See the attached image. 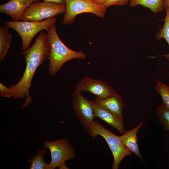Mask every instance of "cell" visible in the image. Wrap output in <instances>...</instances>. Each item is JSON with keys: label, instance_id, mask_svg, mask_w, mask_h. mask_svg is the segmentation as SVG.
Listing matches in <instances>:
<instances>
[{"label": "cell", "instance_id": "obj_1", "mask_svg": "<svg viewBox=\"0 0 169 169\" xmlns=\"http://www.w3.org/2000/svg\"><path fill=\"white\" fill-rule=\"evenodd\" d=\"M49 51L47 34L42 32L37 36L32 46L22 52L26 63L25 71L19 81L15 85L11 84L10 87L13 92V98L24 99L26 98L22 108L26 107L32 102L29 90L32 79L37 68L48 59Z\"/></svg>", "mask_w": 169, "mask_h": 169}, {"label": "cell", "instance_id": "obj_2", "mask_svg": "<svg viewBox=\"0 0 169 169\" xmlns=\"http://www.w3.org/2000/svg\"><path fill=\"white\" fill-rule=\"evenodd\" d=\"M46 31L49 45L48 70L50 75H56L63 64L70 60L86 58V54L82 51L73 50L65 45L58 34L55 24Z\"/></svg>", "mask_w": 169, "mask_h": 169}, {"label": "cell", "instance_id": "obj_3", "mask_svg": "<svg viewBox=\"0 0 169 169\" xmlns=\"http://www.w3.org/2000/svg\"><path fill=\"white\" fill-rule=\"evenodd\" d=\"M85 128L93 140H95L98 135L102 136L105 139L114 157L112 169H118L123 159L126 156L133 154L123 145L119 136L106 129L98 122L94 120Z\"/></svg>", "mask_w": 169, "mask_h": 169}, {"label": "cell", "instance_id": "obj_4", "mask_svg": "<svg viewBox=\"0 0 169 169\" xmlns=\"http://www.w3.org/2000/svg\"><path fill=\"white\" fill-rule=\"evenodd\" d=\"M57 19L54 17L40 21H6L5 24L19 34L22 41L21 49L24 51L30 47L32 40L37 33L43 30L46 31L55 24Z\"/></svg>", "mask_w": 169, "mask_h": 169}, {"label": "cell", "instance_id": "obj_5", "mask_svg": "<svg viewBox=\"0 0 169 169\" xmlns=\"http://www.w3.org/2000/svg\"><path fill=\"white\" fill-rule=\"evenodd\" d=\"M44 148L49 149L51 156L48 163L50 169H69L66 166V161L74 158L75 156L74 147L66 139H60L53 141H45Z\"/></svg>", "mask_w": 169, "mask_h": 169}, {"label": "cell", "instance_id": "obj_6", "mask_svg": "<svg viewBox=\"0 0 169 169\" xmlns=\"http://www.w3.org/2000/svg\"><path fill=\"white\" fill-rule=\"evenodd\" d=\"M65 4L44 1L31 4L22 16L20 21H40L65 13Z\"/></svg>", "mask_w": 169, "mask_h": 169}, {"label": "cell", "instance_id": "obj_7", "mask_svg": "<svg viewBox=\"0 0 169 169\" xmlns=\"http://www.w3.org/2000/svg\"><path fill=\"white\" fill-rule=\"evenodd\" d=\"M66 11L62 23L67 25L72 23L76 15L83 13H91L103 18L106 8L103 5L97 4L91 0H65Z\"/></svg>", "mask_w": 169, "mask_h": 169}, {"label": "cell", "instance_id": "obj_8", "mask_svg": "<svg viewBox=\"0 0 169 169\" xmlns=\"http://www.w3.org/2000/svg\"><path fill=\"white\" fill-rule=\"evenodd\" d=\"M75 89L81 92L83 91L90 92L101 98H105L117 93L115 90L106 81L88 76H84L77 83Z\"/></svg>", "mask_w": 169, "mask_h": 169}, {"label": "cell", "instance_id": "obj_9", "mask_svg": "<svg viewBox=\"0 0 169 169\" xmlns=\"http://www.w3.org/2000/svg\"><path fill=\"white\" fill-rule=\"evenodd\" d=\"M72 104L79 121L85 128L95 118L92 101L86 99L81 92L75 89L73 93Z\"/></svg>", "mask_w": 169, "mask_h": 169}, {"label": "cell", "instance_id": "obj_10", "mask_svg": "<svg viewBox=\"0 0 169 169\" xmlns=\"http://www.w3.org/2000/svg\"><path fill=\"white\" fill-rule=\"evenodd\" d=\"M40 0H9L0 5V12L9 16L13 21H20L21 17L32 3Z\"/></svg>", "mask_w": 169, "mask_h": 169}, {"label": "cell", "instance_id": "obj_11", "mask_svg": "<svg viewBox=\"0 0 169 169\" xmlns=\"http://www.w3.org/2000/svg\"><path fill=\"white\" fill-rule=\"evenodd\" d=\"M95 117H98L115 129L121 134L126 130L124 127V122L121 121L114 113L105 108L92 101Z\"/></svg>", "mask_w": 169, "mask_h": 169}, {"label": "cell", "instance_id": "obj_12", "mask_svg": "<svg viewBox=\"0 0 169 169\" xmlns=\"http://www.w3.org/2000/svg\"><path fill=\"white\" fill-rule=\"evenodd\" d=\"M97 104L109 110L123 122L122 110L124 107L122 96L118 93L104 98L95 96L94 101Z\"/></svg>", "mask_w": 169, "mask_h": 169}, {"label": "cell", "instance_id": "obj_13", "mask_svg": "<svg viewBox=\"0 0 169 169\" xmlns=\"http://www.w3.org/2000/svg\"><path fill=\"white\" fill-rule=\"evenodd\" d=\"M144 122H140L136 127L129 131H126L121 136H119L120 140L129 150L135 153L141 159H143L137 142V133L141 128Z\"/></svg>", "mask_w": 169, "mask_h": 169}, {"label": "cell", "instance_id": "obj_14", "mask_svg": "<svg viewBox=\"0 0 169 169\" xmlns=\"http://www.w3.org/2000/svg\"><path fill=\"white\" fill-rule=\"evenodd\" d=\"M9 28L5 24L0 27V60H3L6 55L12 41V36Z\"/></svg>", "mask_w": 169, "mask_h": 169}, {"label": "cell", "instance_id": "obj_15", "mask_svg": "<svg viewBox=\"0 0 169 169\" xmlns=\"http://www.w3.org/2000/svg\"><path fill=\"white\" fill-rule=\"evenodd\" d=\"M164 0H131L129 5L134 7L138 5L147 8L156 14L161 12L164 8Z\"/></svg>", "mask_w": 169, "mask_h": 169}, {"label": "cell", "instance_id": "obj_16", "mask_svg": "<svg viewBox=\"0 0 169 169\" xmlns=\"http://www.w3.org/2000/svg\"><path fill=\"white\" fill-rule=\"evenodd\" d=\"M46 149H39L35 155L28 161L30 164V169H50L48 163L45 161L44 155Z\"/></svg>", "mask_w": 169, "mask_h": 169}, {"label": "cell", "instance_id": "obj_17", "mask_svg": "<svg viewBox=\"0 0 169 169\" xmlns=\"http://www.w3.org/2000/svg\"><path fill=\"white\" fill-rule=\"evenodd\" d=\"M165 9L166 10V15L163 19L164 24L163 27L160 29L156 34V38L157 40L161 38L164 39L169 47V7ZM163 56L167 59L169 63V53L164 54Z\"/></svg>", "mask_w": 169, "mask_h": 169}, {"label": "cell", "instance_id": "obj_18", "mask_svg": "<svg viewBox=\"0 0 169 169\" xmlns=\"http://www.w3.org/2000/svg\"><path fill=\"white\" fill-rule=\"evenodd\" d=\"M156 114L159 123L165 130L169 131V109L162 103L157 107Z\"/></svg>", "mask_w": 169, "mask_h": 169}, {"label": "cell", "instance_id": "obj_19", "mask_svg": "<svg viewBox=\"0 0 169 169\" xmlns=\"http://www.w3.org/2000/svg\"><path fill=\"white\" fill-rule=\"evenodd\" d=\"M155 90L161 96L163 104L169 109V86L161 81L157 82Z\"/></svg>", "mask_w": 169, "mask_h": 169}, {"label": "cell", "instance_id": "obj_20", "mask_svg": "<svg viewBox=\"0 0 169 169\" xmlns=\"http://www.w3.org/2000/svg\"><path fill=\"white\" fill-rule=\"evenodd\" d=\"M131 0H108L103 5L106 8L113 6H120L126 5Z\"/></svg>", "mask_w": 169, "mask_h": 169}, {"label": "cell", "instance_id": "obj_21", "mask_svg": "<svg viewBox=\"0 0 169 169\" xmlns=\"http://www.w3.org/2000/svg\"><path fill=\"white\" fill-rule=\"evenodd\" d=\"M0 94L2 97L7 98L12 97L13 95L11 88L7 87L1 82L0 83Z\"/></svg>", "mask_w": 169, "mask_h": 169}, {"label": "cell", "instance_id": "obj_22", "mask_svg": "<svg viewBox=\"0 0 169 169\" xmlns=\"http://www.w3.org/2000/svg\"><path fill=\"white\" fill-rule=\"evenodd\" d=\"M44 1L65 4V0H44Z\"/></svg>", "mask_w": 169, "mask_h": 169}, {"label": "cell", "instance_id": "obj_23", "mask_svg": "<svg viewBox=\"0 0 169 169\" xmlns=\"http://www.w3.org/2000/svg\"><path fill=\"white\" fill-rule=\"evenodd\" d=\"M94 3L99 4L103 5L108 0H91Z\"/></svg>", "mask_w": 169, "mask_h": 169}, {"label": "cell", "instance_id": "obj_24", "mask_svg": "<svg viewBox=\"0 0 169 169\" xmlns=\"http://www.w3.org/2000/svg\"><path fill=\"white\" fill-rule=\"evenodd\" d=\"M164 8L169 7V0H164Z\"/></svg>", "mask_w": 169, "mask_h": 169}, {"label": "cell", "instance_id": "obj_25", "mask_svg": "<svg viewBox=\"0 0 169 169\" xmlns=\"http://www.w3.org/2000/svg\"><path fill=\"white\" fill-rule=\"evenodd\" d=\"M168 64H169V63Z\"/></svg>", "mask_w": 169, "mask_h": 169}]
</instances>
